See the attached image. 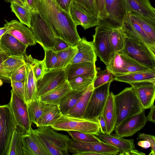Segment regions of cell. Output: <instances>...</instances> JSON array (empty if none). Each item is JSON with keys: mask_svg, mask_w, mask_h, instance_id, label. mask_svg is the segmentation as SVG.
<instances>
[{"mask_svg": "<svg viewBox=\"0 0 155 155\" xmlns=\"http://www.w3.org/2000/svg\"><path fill=\"white\" fill-rule=\"evenodd\" d=\"M122 27L126 36L144 45L155 55V42L146 34L129 12L127 13Z\"/></svg>", "mask_w": 155, "mask_h": 155, "instance_id": "4fadbf2b", "label": "cell"}, {"mask_svg": "<svg viewBox=\"0 0 155 155\" xmlns=\"http://www.w3.org/2000/svg\"><path fill=\"white\" fill-rule=\"evenodd\" d=\"M36 10L48 24L56 37L61 38L73 46L81 39L77 26L69 12L55 0H39Z\"/></svg>", "mask_w": 155, "mask_h": 155, "instance_id": "6da1fadb", "label": "cell"}, {"mask_svg": "<svg viewBox=\"0 0 155 155\" xmlns=\"http://www.w3.org/2000/svg\"><path fill=\"white\" fill-rule=\"evenodd\" d=\"M106 17L99 25L114 29L122 27L127 12L125 0H105Z\"/></svg>", "mask_w": 155, "mask_h": 155, "instance_id": "8fae6325", "label": "cell"}, {"mask_svg": "<svg viewBox=\"0 0 155 155\" xmlns=\"http://www.w3.org/2000/svg\"><path fill=\"white\" fill-rule=\"evenodd\" d=\"M26 72L25 81V101L26 104L37 98L36 81L35 78L31 62V55L25 57Z\"/></svg>", "mask_w": 155, "mask_h": 155, "instance_id": "cb8c5ba5", "label": "cell"}, {"mask_svg": "<svg viewBox=\"0 0 155 155\" xmlns=\"http://www.w3.org/2000/svg\"><path fill=\"white\" fill-rule=\"evenodd\" d=\"M106 69L115 76L133 72L152 70L121 52L115 53Z\"/></svg>", "mask_w": 155, "mask_h": 155, "instance_id": "30bf717a", "label": "cell"}, {"mask_svg": "<svg viewBox=\"0 0 155 155\" xmlns=\"http://www.w3.org/2000/svg\"><path fill=\"white\" fill-rule=\"evenodd\" d=\"M62 115L58 105L46 103L42 114L36 125L38 127L51 126Z\"/></svg>", "mask_w": 155, "mask_h": 155, "instance_id": "83f0119b", "label": "cell"}, {"mask_svg": "<svg viewBox=\"0 0 155 155\" xmlns=\"http://www.w3.org/2000/svg\"><path fill=\"white\" fill-rule=\"evenodd\" d=\"M137 139L147 140L149 142L151 145V152L149 154L150 155L155 154V136L152 135L144 133H139Z\"/></svg>", "mask_w": 155, "mask_h": 155, "instance_id": "c3c4849f", "label": "cell"}, {"mask_svg": "<svg viewBox=\"0 0 155 155\" xmlns=\"http://www.w3.org/2000/svg\"><path fill=\"white\" fill-rule=\"evenodd\" d=\"M17 127L9 104L0 105V155H6L13 133Z\"/></svg>", "mask_w": 155, "mask_h": 155, "instance_id": "ba28073f", "label": "cell"}, {"mask_svg": "<svg viewBox=\"0 0 155 155\" xmlns=\"http://www.w3.org/2000/svg\"><path fill=\"white\" fill-rule=\"evenodd\" d=\"M127 12H134L155 21V9L149 0H125Z\"/></svg>", "mask_w": 155, "mask_h": 155, "instance_id": "484cf974", "label": "cell"}, {"mask_svg": "<svg viewBox=\"0 0 155 155\" xmlns=\"http://www.w3.org/2000/svg\"><path fill=\"white\" fill-rule=\"evenodd\" d=\"M75 46L78 51L70 64L86 62L95 63L97 56L92 41H88L84 37H83Z\"/></svg>", "mask_w": 155, "mask_h": 155, "instance_id": "d4e9b609", "label": "cell"}, {"mask_svg": "<svg viewBox=\"0 0 155 155\" xmlns=\"http://www.w3.org/2000/svg\"><path fill=\"white\" fill-rule=\"evenodd\" d=\"M28 46L10 34L6 33L0 38V49L9 56L26 57Z\"/></svg>", "mask_w": 155, "mask_h": 155, "instance_id": "7402d4cb", "label": "cell"}, {"mask_svg": "<svg viewBox=\"0 0 155 155\" xmlns=\"http://www.w3.org/2000/svg\"><path fill=\"white\" fill-rule=\"evenodd\" d=\"M72 0L83 7L93 15L99 18V12L97 7L95 0Z\"/></svg>", "mask_w": 155, "mask_h": 155, "instance_id": "f6af8a7d", "label": "cell"}, {"mask_svg": "<svg viewBox=\"0 0 155 155\" xmlns=\"http://www.w3.org/2000/svg\"><path fill=\"white\" fill-rule=\"evenodd\" d=\"M91 78L82 76L74 78L68 81L72 90L77 91L84 90L93 81Z\"/></svg>", "mask_w": 155, "mask_h": 155, "instance_id": "ab89813d", "label": "cell"}, {"mask_svg": "<svg viewBox=\"0 0 155 155\" xmlns=\"http://www.w3.org/2000/svg\"><path fill=\"white\" fill-rule=\"evenodd\" d=\"M4 26L8 29L6 33L12 35L23 44L31 46L36 45L34 35L31 29L16 20L10 22L5 20Z\"/></svg>", "mask_w": 155, "mask_h": 155, "instance_id": "d6986e66", "label": "cell"}, {"mask_svg": "<svg viewBox=\"0 0 155 155\" xmlns=\"http://www.w3.org/2000/svg\"><path fill=\"white\" fill-rule=\"evenodd\" d=\"M9 104L17 126L25 134L30 129L32 123L28 113L27 104L13 91H11Z\"/></svg>", "mask_w": 155, "mask_h": 155, "instance_id": "5bb4252c", "label": "cell"}, {"mask_svg": "<svg viewBox=\"0 0 155 155\" xmlns=\"http://www.w3.org/2000/svg\"><path fill=\"white\" fill-rule=\"evenodd\" d=\"M125 33L122 27L112 29L109 36L113 54L121 51L124 46Z\"/></svg>", "mask_w": 155, "mask_h": 155, "instance_id": "836d02e7", "label": "cell"}, {"mask_svg": "<svg viewBox=\"0 0 155 155\" xmlns=\"http://www.w3.org/2000/svg\"><path fill=\"white\" fill-rule=\"evenodd\" d=\"M45 104L39 98L27 104L29 119L32 124H36L42 114Z\"/></svg>", "mask_w": 155, "mask_h": 155, "instance_id": "74e56055", "label": "cell"}, {"mask_svg": "<svg viewBox=\"0 0 155 155\" xmlns=\"http://www.w3.org/2000/svg\"><path fill=\"white\" fill-rule=\"evenodd\" d=\"M65 71L68 81L78 76L87 77L94 80L97 72L95 63L89 62L70 64L66 68Z\"/></svg>", "mask_w": 155, "mask_h": 155, "instance_id": "603a6c76", "label": "cell"}, {"mask_svg": "<svg viewBox=\"0 0 155 155\" xmlns=\"http://www.w3.org/2000/svg\"><path fill=\"white\" fill-rule=\"evenodd\" d=\"M111 83H106L94 89L83 118L98 123L110 92Z\"/></svg>", "mask_w": 155, "mask_h": 155, "instance_id": "52a82bcc", "label": "cell"}, {"mask_svg": "<svg viewBox=\"0 0 155 155\" xmlns=\"http://www.w3.org/2000/svg\"><path fill=\"white\" fill-rule=\"evenodd\" d=\"M6 2L11 3H14L19 5L25 6L21 0H4Z\"/></svg>", "mask_w": 155, "mask_h": 155, "instance_id": "91938a15", "label": "cell"}, {"mask_svg": "<svg viewBox=\"0 0 155 155\" xmlns=\"http://www.w3.org/2000/svg\"><path fill=\"white\" fill-rule=\"evenodd\" d=\"M137 145L144 149H147L150 147V143L147 140H140L137 143Z\"/></svg>", "mask_w": 155, "mask_h": 155, "instance_id": "6f0895ef", "label": "cell"}, {"mask_svg": "<svg viewBox=\"0 0 155 155\" xmlns=\"http://www.w3.org/2000/svg\"><path fill=\"white\" fill-rule=\"evenodd\" d=\"M73 139L85 142H99L101 141L93 134L85 133L77 131H67Z\"/></svg>", "mask_w": 155, "mask_h": 155, "instance_id": "b9f144b4", "label": "cell"}, {"mask_svg": "<svg viewBox=\"0 0 155 155\" xmlns=\"http://www.w3.org/2000/svg\"><path fill=\"white\" fill-rule=\"evenodd\" d=\"M39 0H26L27 5L32 11H35Z\"/></svg>", "mask_w": 155, "mask_h": 155, "instance_id": "11a10c76", "label": "cell"}, {"mask_svg": "<svg viewBox=\"0 0 155 155\" xmlns=\"http://www.w3.org/2000/svg\"><path fill=\"white\" fill-rule=\"evenodd\" d=\"M23 155H48L31 127L21 135Z\"/></svg>", "mask_w": 155, "mask_h": 155, "instance_id": "ffe728a7", "label": "cell"}, {"mask_svg": "<svg viewBox=\"0 0 155 155\" xmlns=\"http://www.w3.org/2000/svg\"><path fill=\"white\" fill-rule=\"evenodd\" d=\"M150 110L146 117L147 121L153 123L155 122V106L153 105L150 108Z\"/></svg>", "mask_w": 155, "mask_h": 155, "instance_id": "db71d44e", "label": "cell"}, {"mask_svg": "<svg viewBox=\"0 0 155 155\" xmlns=\"http://www.w3.org/2000/svg\"><path fill=\"white\" fill-rule=\"evenodd\" d=\"M48 155H69L68 145L71 139L58 133L51 126L38 127L34 130Z\"/></svg>", "mask_w": 155, "mask_h": 155, "instance_id": "7a4b0ae2", "label": "cell"}, {"mask_svg": "<svg viewBox=\"0 0 155 155\" xmlns=\"http://www.w3.org/2000/svg\"><path fill=\"white\" fill-rule=\"evenodd\" d=\"M63 9L68 12L70 5L72 0H55Z\"/></svg>", "mask_w": 155, "mask_h": 155, "instance_id": "f5cc1de1", "label": "cell"}, {"mask_svg": "<svg viewBox=\"0 0 155 155\" xmlns=\"http://www.w3.org/2000/svg\"><path fill=\"white\" fill-rule=\"evenodd\" d=\"M92 41L96 55L107 66L114 56L110 47L109 36L112 28L99 25L96 26Z\"/></svg>", "mask_w": 155, "mask_h": 155, "instance_id": "9c48e42d", "label": "cell"}, {"mask_svg": "<svg viewBox=\"0 0 155 155\" xmlns=\"http://www.w3.org/2000/svg\"><path fill=\"white\" fill-rule=\"evenodd\" d=\"M99 12L100 23L103 21L106 17L105 9V0H95Z\"/></svg>", "mask_w": 155, "mask_h": 155, "instance_id": "681fc988", "label": "cell"}, {"mask_svg": "<svg viewBox=\"0 0 155 155\" xmlns=\"http://www.w3.org/2000/svg\"><path fill=\"white\" fill-rule=\"evenodd\" d=\"M57 131H77L95 135L100 131L99 123L84 118L62 115L51 126Z\"/></svg>", "mask_w": 155, "mask_h": 155, "instance_id": "5b68a950", "label": "cell"}, {"mask_svg": "<svg viewBox=\"0 0 155 155\" xmlns=\"http://www.w3.org/2000/svg\"><path fill=\"white\" fill-rule=\"evenodd\" d=\"M120 52L150 69L155 70V55L134 39L125 35L124 47Z\"/></svg>", "mask_w": 155, "mask_h": 155, "instance_id": "8992f818", "label": "cell"}, {"mask_svg": "<svg viewBox=\"0 0 155 155\" xmlns=\"http://www.w3.org/2000/svg\"><path fill=\"white\" fill-rule=\"evenodd\" d=\"M115 76L106 69L97 72L96 76L93 82L94 88H97L106 83L112 82Z\"/></svg>", "mask_w": 155, "mask_h": 155, "instance_id": "60d3db41", "label": "cell"}, {"mask_svg": "<svg viewBox=\"0 0 155 155\" xmlns=\"http://www.w3.org/2000/svg\"><path fill=\"white\" fill-rule=\"evenodd\" d=\"M144 109L126 118L115 126V134L123 137L133 136L145 126L147 121Z\"/></svg>", "mask_w": 155, "mask_h": 155, "instance_id": "2e32d148", "label": "cell"}, {"mask_svg": "<svg viewBox=\"0 0 155 155\" xmlns=\"http://www.w3.org/2000/svg\"><path fill=\"white\" fill-rule=\"evenodd\" d=\"M36 43L44 50H54L55 37L49 26L37 10L31 11L30 28Z\"/></svg>", "mask_w": 155, "mask_h": 155, "instance_id": "277c9868", "label": "cell"}, {"mask_svg": "<svg viewBox=\"0 0 155 155\" xmlns=\"http://www.w3.org/2000/svg\"><path fill=\"white\" fill-rule=\"evenodd\" d=\"M146 154L140 152L135 149H132L124 153L123 154L126 155H144Z\"/></svg>", "mask_w": 155, "mask_h": 155, "instance_id": "9f6ffc18", "label": "cell"}, {"mask_svg": "<svg viewBox=\"0 0 155 155\" xmlns=\"http://www.w3.org/2000/svg\"><path fill=\"white\" fill-rule=\"evenodd\" d=\"M25 64L24 56H9L0 66V80L11 83L10 77L12 73Z\"/></svg>", "mask_w": 155, "mask_h": 155, "instance_id": "4316f807", "label": "cell"}, {"mask_svg": "<svg viewBox=\"0 0 155 155\" xmlns=\"http://www.w3.org/2000/svg\"><path fill=\"white\" fill-rule=\"evenodd\" d=\"M68 12L74 22L77 26L80 25L84 30L98 25L100 20L88 11L74 1L69 6Z\"/></svg>", "mask_w": 155, "mask_h": 155, "instance_id": "e0dca14e", "label": "cell"}, {"mask_svg": "<svg viewBox=\"0 0 155 155\" xmlns=\"http://www.w3.org/2000/svg\"><path fill=\"white\" fill-rule=\"evenodd\" d=\"M71 89L69 82L66 80L62 84L45 93L39 98L46 103L59 105L62 98Z\"/></svg>", "mask_w": 155, "mask_h": 155, "instance_id": "f546056e", "label": "cell"}, {"mask_svg": "<svg viewBox=\"0 0 155 155\" xmlns=\"http://www.w3.org/2000/svg\"><path fill=\"white\" fill-rule=\"evenodd\" d=\"M66 80L65 69L47 71L42 78L36 81L37 97H40Z\"/></svg>", "mask_w": 155, "mask_h": 155, "instance_id": "9a60e30c", "label": "cell"}, {"mask_svg": "<svg viewBox=\"0 0 155 155\" xmlns=\"http://www.w3.org/2000/svg\"><path fill=\"white\" fill-rule=\"evenodd\" d=\"M133 88L143 108L147 109L154 105L155 83L142 81L129 84Z\"/></svg>", "mask_w": 155, "mask_h": 155, "instance_id": "ac0fdd59", "label": "cell"}, {"mask_svg": "<svg viewBox=\"0 0 155 155\" xmlns=\"http://www.w3.org/2000/svg\"><path fill=\"white\" fill-rule=\"evenodd\" d=\"M10 8L12 12L15 14L20 22L30 28L31 11L28 7L11 3Z\"/></svg>", "mask_w": 155, "mask_h": 155, "instance_id": "f35d334b", "label": "cell"}, {"mask_svg": "<svg viewBox=\"0 0 155 155\" xmlns=\"http://www.w3.org/2000/svg\"><path fill=\"white\" fill-rule=\"evenodd\" d=\"M130 13L146 34L155 42V21L134 12H130Z\"/></svg>", "mask_w": 155, "mask_h": 155, "instance_id": "8d00e7d4", "label": "cell"}, {"mask_svg": "<svg viewBox=\"0 0 155 155\" xmlns=\"http://www.w3.org/2000/svg\"><path fill=\"white\" fill-rule=\"evenodd\" d=\"M114 94L109 92L102 115L106 123L108 134L112 133L116 125V114Z\"/></svg>", "mask_w": 155, "mask_h": 155, "instance_id": "4dcf8cb0", "label": "cell"}, {"mask_svg": "<svg viewBox=\"0 0 155 155\" xmlns=\"http://www.w3.org/2000/svg\"><path fill=\"white\" fill-rule=\"evenodd\" d=\"M94 89L92 83L84 90L76 103L68 111L66 115L83 118Z\"/></svg>", "mask_w": 155, "mask_h": 155, "instance_id": "1f68e13d", "label": "cell"}, {"mask_svg": "<svg viewBox=\"0 0 155 155\" xmlns=\"http://www.w3.org/2000/svg\"><path fill=\"white\" fill-rule=\"evenodd\" d=\"M8 29L4 26L0 28V38L4 34L6 33Z\"/></svg>", "mask_w": 155, "mask_h": 155, "instance_id": "94428289", "label": "cell"}, {"mask_svg": "<svg viewBox=\"0 0 155 155\" xmlns=\"http://www.w3.org/2000/svg\"><path fill=\"white\" fill-rule=\"evenodd\" d=\"M11 83L12 90L25 101V82L11 81Z\"/></svg>", "mask_w": 155, "mask_h": 155, "instance_id": "7dc6e473", "label": "cell"}, {"mask_svg": "<svg viewBox=\"0 0 155 155\" xmlns=\"http://www.w3.org/2000/svg\"><path fill=\"white\" fill-rule=\"evenodd\" d=\"M9 56L0 49V66L1 64ZM0 81H1L0 80Z\"/></svg>", "mask_w": 155, "mask_h": 155, "instance_id": "680465c9", "label": "cell"}, {"mask_svg": "<svg viewBox=\"0 0 155 155\" xmlns=\"http://www.w3.org/2000/svg\"><path fill=\"white\" fill-rule=\"evenodd\" d=\"M95 135L102 142L117 150L120 153L119 155H123L125 153L135 148L133 139H126L115 134H104L100 131Z\"/></svg>", "mask_w": 155, "mask_h": 155, "instance_id": "44dd1931", "label": "cell"}, {"mask_svg": "<svg viewBox=\"0 0 155 155\" xmlns=\"http://www.w3.org/2000/svg\"><path fill=\"white\" fill-rule=\"evenodd\" d=\"M21 2L23 3V4H24V5L25 6H27L28 5H27V3H26V0H21Z\"/></svg>", "mask_w": 155, "mask_h": 155, "instance_id": "6125c7cd", "label": "cell"}, {"mask_svg": "<svg viewBox=\"0 0 155 155\" xmlns=\"http://www.w3.org/2000/svg\"><path fill=\"white\" fill-rule=\"evenodd\" d=\"M44 50L45 52L44 59L47 69L49 70L56 69L58 61L57 52L52 49Z\"/></svg>", "mask_w": 155, "mask_h": 155, "instance_id": "ee69618b", "label": "cell"}, {"mask_svg": "<svg viewBox=\"0 0 155 155\" xmlns=\"http://www.w3.org/2000/svg\"><path fill=\"white\" fill-rule=\"evenodd\" d=\"M25 64L18 68L12 73L10 77L11 81L25 82Z\"/></svg>", "mask_w": 155, "mask_h": 155, "instance_id": "bcb514c9", "label": "cell"}, {"mask_svg": "<svg viewBox=\"0 0 155 155\" xmlns=\"http://www.w3.org/2000/svg\"><path fill=\"white\" fill-rule=\"evenodd\" d=\"M68 150L73 155L85 152L94 153L99 155H115L119 153L118 151L114 147L102 141L85 142L72 138L68 145Z\"/></svg>", "mask_w": 155, "mask_h": 155, "instance_id": "7c38bea8", "label": "cell"}, {"mask_svg": "<svg viewBox=\"0 0 155 155\" xmlns=\"http://www.w3.org/2000/svg\"><path fill=\"white\" fill-rule=\"evenodd\" d=\"M116 114V126L126 118L143 110L142 107L132 87H126L114 95Z\"/></svg>", "mask_w": 155, "mask_h": 155, "instance_id": "3957f363", "label": "cell"}, {"mask_svg": "<svg viewBox=\"0 0 155 155\" xmlns=\"http://www.w3.org/2000/svg\"><path fill=\"white\" fill-rule=\"evenodd\" d=\"M31 62L33 73L37 81L42 78L48 70L44 59L41 61L32 58Z\"/></svg>", "mask_w": 155, "mask_h": 155, "instance_id": "7bdbcfd3", "label": "cell"}, {"mask_svg": "<svg viewBox=\"0 0 155 155\" xmlns=\"http://www.w3.org/2000/svg\"><path fill=\"white\" fill-rule=\"evenodd\" d=\"M55 45L54 51H58L65 49L71 45L64 40L58 37H55Z\"/></svg>", "mask_w": 155, "mask_h": 155, "instance_id": "f907efd6", "label": "cell"}, {"mask_svg": "<svg viewBox=\"0 0 155 155\" xmlns=\"http://www.w3.org/2000/svg\"><path fill=\"white\" fill-rule=\"evenodd\" d=\"M115 80L129 84L142 81L155 83V70L129 73L115 76Z\"/></svg>", "mask_w": 155, "mask_h": 155, "instance_id": "f1b7e54d", "label": "cell"}, {"mask_svg": "<svg viewBox=\"0 0 155 155\" xmlns=\"http://www.w3.org/2000/svg\"><path fill=\"white\" fill-rule=\"evenodd\" d=\"M78 51L76 46H71L65 49L56 51L58 61L55 69H65L70 64Z\"/></svg>", "mask_w": 155, "mask_h": 155, "instance_id": "d590c367", "label": "cell"}, {"mask_svg": "<svg viewBox=\"0 0 155 155\" xmlns=\"http://www.w3.org/2000/svg\"><path fill=\"white\" fill-rule=\"evenodd\" d=\"M84 90L77 91L71 89L63 97L59 105L62 115H66L68 111L76 103Z\"/></svg>", "mask_w": 155, "mask_h": 155, "instance_id": "d6a6232c", "label": "cell"}, {"mask_svg": "<svg viewBox=\"0 0 155 155\" xmlns=\"http://www.w3.org/2000/svg\"><path fill=\"white\" fill-rule=\"evenodd\" d=\"M98 123L100 131L104 134H107L106 123L102 114L99 118Z\"/></svg>", "mask_w": 155, "mask_h": 155, "instance_id": "816d5d0a", "label": "cell"}, {"mask_svg": "<svg viewBox=\"0 0 155 155\" xmlns=\"http://www.w3.org/2000/svg\"><path fill=\"white\" fill-rule=\"evenodd\" d=\"M23 134L17 126L13 133L6 155H23Z\"/></svg>", "mask_w": 155, "mask_h": 155, "instance_id": "e575fe53", "label": "cell"}]
</instances>
